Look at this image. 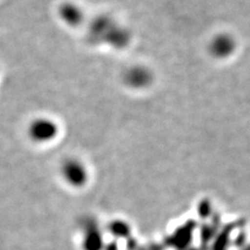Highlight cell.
Returning a JSON list of instances; mask_svg holds the SVG:
<instances>
[{"mask_svg":"<svg viewBox=\"0 0 250 250\" xmlns=\"http://www.w3.org/2000/svg\"><path fill=\"white\" fill-rule=\"evenodd\" d=\"M123 82L130 89L144 90L152 83L153 73L145 66H132L124 72Z\"/></svg>","mask_w":250,"mask_h":250,"instance_id":"3957f363","label":"cell"},{"mask_svg":"<svg viewBox=\"0 0 250 250\" xmlns=\"http://www.w3.org/2000/svg\"><path fill=\"white\" fill-rule=\"evenodd\" d=\"M91 35L95 41L106 43L118 49L126 47L130 42L129 31L111 17H99L94 21Z\"/></svg>","mask_w":250,"mask_h":250,"instance_id":"6da1fadb","label":"cell"},{"mask_svg":"<svg viewBox=\"0 0 250 250\" xmlns=\"http://www.w3.org/2000/svg\"><path fill=\"white\" fill-rule=\"evenodd\" d=\"M62 174L66 182L72 187H83L88 181V171L82 163L77 161L66 162L62 169Z\"/></svg>","mask_w":250,"mask_h":250,"instance_id":"277c9868","label":"cell"},{"mask_svg":"<svg viewBox=\"0 0 250 250\" xmlns=\"http://www.w3.org/2000/svg\"><path fill=\"white\" fill-rule=\"evenodd\" d=\"M237 40L228 33L214 36L208 42V53L215 59L225 60L230 58L237 49Z\"/></svg>","mask_w":250,"mask_h":250,"instance_id":"7a4b0ae2","label":"cell"}]
</instances>
